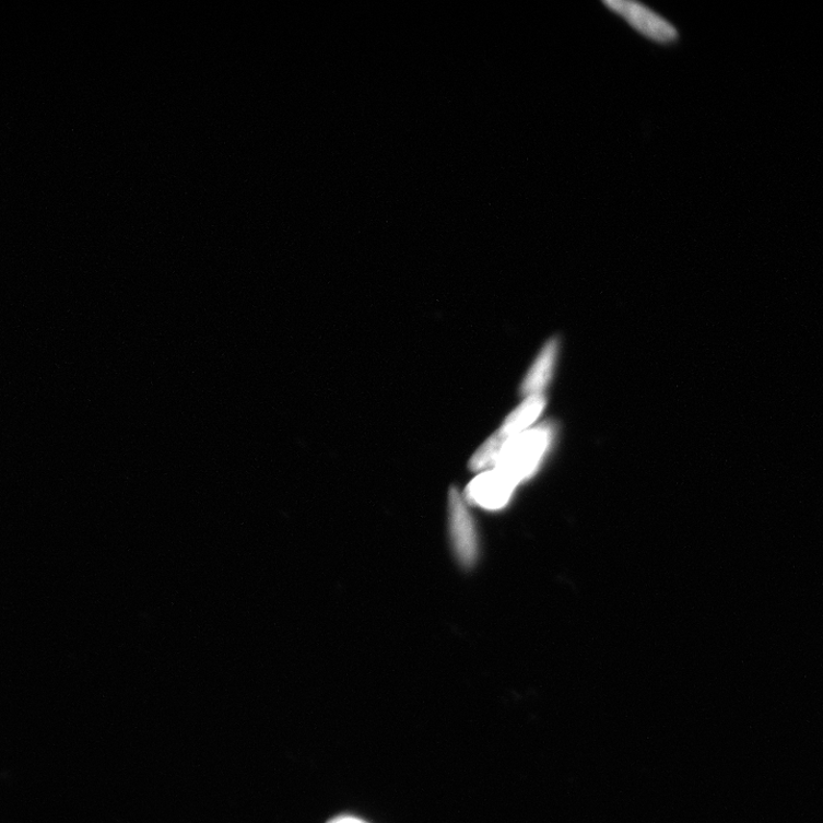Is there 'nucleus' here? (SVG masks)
<instances>
[{
  "label": "nucleus",
  "mask_w": 823,
  "mask_h": 823,
  "mask_svg": "<svg viewBox=\"0 0 823 823\" xmlns=\"http://www.w3.org/2000/svg\"><path fill=\"white\" fill-rule=\"evenodd\" d=\"M554 431L552 423L545 422L509 439L493 469L502 471L517 485L529 479L548 452Z\"/></svg>",
  "instance_id": "f257e3e1"
},
{
  "label": "nucleus",
  "mask_w": 823,
  "mask_h": 823,
  "mask_svg": "<svg viewBox=\"0 0 823 823\" xmlns=\"http://www.w3.org/2000/svg\"><path fill=\"white\" fill-rule=\"evenodd\" d=\"M603 5L647 39L658 44H670L679 38L677 28L668 20L642 3L634 0H608Z\"/></svg>",
  "instance_id": "f03ea898"
},
{
  "label": "nucleus",
  "mask_w": 823,
  "mask_h": 823,
  "mask_svg": "<svg viewBox=\"0 0 823 823\" xmlns=\"http://www.w3.org/2000/svg\"><path fill=\"white\" fill-rule=\"evenodd\" d=\"M448 507H450V529L455 552L460 563L470 567L478 560V534L465 498L455 487L450 491Z\"/></svg>",
  "instance_id": "7ed1b4c3"
},
{
  "label": "nucleus",
  "mask_w": 823,
  "mask_h": 823,
  "mask_svg": "<svg viewBox=\"0 0 823 823\" xmlns=\"http://www.w3.org/2000/svg\"><path fill=\"white\" fill-rule=\"evenodd\" d=\"M516 486L517 484L502 471L493 469L470 482L466 490V498L484 509L497 510L509 503Z\"/></svg>",
  "instance_id": "20e7f679"
},
{
  "label": "nucleus",
  "mask_w": 823,
  "mask_h": 823,
  "mask_svg": "<svg viewBox=\"0 0 823 823\" xmlns=\"http://www.w3.org/2000/svg\"><path fill=\"white\" fill-rule=\"evenodd\" d=\"M557 352L559 342L556 339L549 341L544 345L540 356L530 369L528 377L522 383V393L528 396L541 393L546 387L549 380H551Z\"/></svg>",
  "instance_id": "39448f33"
},
{
  "label": "nucleus",
  "mask_w": 823,
  "mask_h": 823,
  "mask_svg": "<svg viewBox=\"0 0 823 823\" xmlns=\"http://www.w3.org/2000/svg\"><path fill=\"white\" fill-rule=\"evenodd\" d=\"M545 407V398L541 395L529 396L526 402L519 405L512 414L506 419L504 426L498 433H501L507 439H512L527 430L539 418Z\"/></svg>",
  "instance_id": "423d86ee"
},
{
  "label": "nucleus",
  "mask_w": 823,
  "mask_h": 823,
  "mask_svg": "<svg viewBox=\"0 0 823 823\" xmlns=\"http://www.w3.org/2000/svg\"><path fill=\"white\" fill-rule=\"evenodd\" d=\"M328 823H367V822H365V821H363V820H361L358 818H355V816L342 815V816H338V818L332 819Z\"/></svg>",
  "instance_id": "0eeeda50"
}]
</instances>
